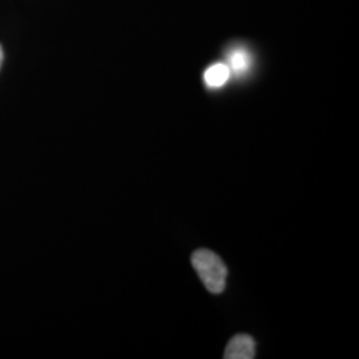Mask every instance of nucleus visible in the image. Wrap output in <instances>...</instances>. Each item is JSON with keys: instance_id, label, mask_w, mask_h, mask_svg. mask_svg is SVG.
<instances>
[{"instance_id": "1", "label": "nucleus", "mask_w": 359, "mask_h": 359, "mask_svg": "<svg viewBox=\"0 0 359 359\" xmlns=\"http://www.w3.org/2000/svg\"><path fill=\"white\" fill-rule=\"evenodd\" d=\"M192 265L210 293L219 294L224 292L228 269L216 253L208 249H198L192 255Z\"/></svg>"}, {"instance_id": "5", "label": "nucleus", "mask_w": 359, "mask_h": 359, "mask_svg": "<svg viewBox=\"0 0 359 359\" xmlns=\"http://www.w3.org/2000/svg\"><path fill=\"white\" fill-rule=\"evenodd\" d=\"M3 59H4V53H3V48L0 46V67H1V63H3Z\"/></svg>"}, {"instance_id": "4", "label": "nucleus", "mask_w": 359, "mask_h": 359, "mask_svg": "<svg viewBox=\"0 0 359 359\" xmlns=\"http://www.w3.org/2000/svg\"><path fill=\"white\" fill-rule=\"evenodd\" d=\"M231 79V71L225 63H217L210 65L204 74V81L206 87L212 90H217L224 87Z\"/></svg>"}, {"instance_id": "3", "label": "nucleus", "mask_w": 359, "mask_h": 359, "mask_svg": "<svg viewBox=\"0 0 359 359\" xmlns=\"http://www.w3.org/2000/svg\"><path fill=\"white\" fill-rule=\"evenodd\" d=\"M231 75L245 76L252 67V55L245 47H233L226 55V63Z\"/></svg>"}, {"instance_id": "2", "label": "nucleus", "mask_w": 359, "mask_h": 359, "mask_svg": "<svg viewBox=\"0 0 359 359\" xmlns=\"http://www.w3.org/2000/svg\"><path fill=\"white\" fill-rule=\"evenodd\" d=\"M256 357V342L250 335L237 334L225 348V359H253Z\"/></svg>"}]
</instances>
